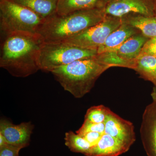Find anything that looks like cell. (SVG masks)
Wrapping results in <instances>:
<instances>
[{
  "label": "cell",
  "mask_w": 156,
  "mask_h": 156,
  "mask_svg": "<svg viewBox=\"0 0 156 156\" xmlns=\"http://www.w3.org/2000/svg\"><path fill=\"white\" fill-rule=\"evenodd\" d=\"M4 37L0 67L19 78L29 76L40 70L39 56L44 42L38 34L15 33Z\"/></svg>",
  "instance_id": "cell-1"
},
{
  "label": "cell",
  "mask_w": 156,
  "mask_h": 156,
  "mask_svg": "<svg viewBox=\"0 0 156 156\" xmlns=\"http://www.w3.org/2000/svg\"><path fill=\"white\" fill-rule=\"evenodd\" d=\"M104 9L76 11L65 15L55 14L44 20L37 34L44 43L64 42L105 18Z\"/></svg>",
  "instance_id": "cell-2"
},
{
  "label": "cell",
  "mask_w": 156,
  "mask_h": 156,
  "mask_svg": "<svg viewBox=\"0 0 156 156\" xmlns=\"http://www.w3.org/2000/svg\"><path fill=\"white\" fill-rule=\"evenodd\" d=\"M95 57L76 60L51 73L65 91L76 98H81L90 92L101 75L110 68Z\"/></svg>",
  "instance_id": "cell-3"
},
{
  "label": "cell",
  "mask_w": 156,
  "mask_h": 156,
  "mask_svg": "<svg viewBox=\"0 0 156 156\" xmlns=\"http://www.w3.org/2000/svg\"><path fill=\"white\" fill-rule=\"evenodd\" d=\"M44 20L12 0H0V29L4 36L15 33L37 34Z\"/></svg>",
  "instance_id": "cell-4"
},
{
  "label": "cell",
  "mask_w": 156,
  "mask_h": 156,
  "mask_svg": "<svg viewBox=\"0 0 156 156\" xmlns=\"http://www.w3.org/2000/svg\"><path fill=\"white\" fill-rule=\"evenodd\" d=\"M97 50L84 49L66 43H44L39 54L40 70L52 72L57 68L76 60L94 58Z\"/></svg>",
  "instance_id": "cell-5"
},
{
  "label": "cell",
  "mask_w": 156,
  "mask_h": 156,
  "mask_svg": "<svg viewBox=\"0 0 156 156\" xmlns=\"http://www.w3.org/2000/svg\"><path fill=\"white\" fill-rule=\"evenodd\" d=\"M122 24L121 18L106 16L103 21L62 43L84 49L97 50Z\"/></svg>",
  "instance_id": "cell-6"
},
{
  "label": "cell",
  "mask_w": 156,
  "mask_h": 156,
  "mask_svg": "<svg viewBox=\"0 0 156 156\" xmlns=\"http://www.w3.org/2000/svg\"><path fill=\"white\" fill-rule=\"evenodd\" d=\"M156 0H110L104 9L106 16L119 18L132 14L155 16Z\"/></svg>",
  "instance_id": "cell-7"
},
{
  "label": "cell",
  "mask_w": 156,
  "mask_h": 156,
  "mask_svg": "<svg viewBox=\"0 0 156 156\" xmlns=\"http://www.w3.org/2000/svg\"><path fill=\"white\" fill-rule=\"evenodd\" d=\"M105 133L114 137L128 147H131L136 140L134 125L111 111L105 122Z\"/></svg>",
  "instance_id": "cell-8"
},
{
  "label": "cell",
  "mask_w": 156,
  "mask_h": 156,
  "mask_svg": "<svg viewBox=\"0 0 156 156\" xmlns=\"http://www.w3.org/2000/svg\"><path fill=\"white\" fill-rule=\"evenodd\" d=\"M140 135L147 156H156V103L154 101L144 112Z\"/></svg>",
  "instance_id": "cell-9"
},
{
  "label": "cell",
  "mask_w": 156,
  "mask_h": 156,
  "mask_svg": "<svg viewBox=\"0 0 156 156\" xmlns=\"http://www.w3.org/2000/svg\"><path fill=\"white\" fill-rule=\"evenodd\" d=\"M34 126L30 122L14 125L6 119L0 122V134L8 144L21 147H27L30 144Z\"/></svg>",
  "instance_id": "cell-10"
},
{
  "label": "cell",
  "mask_w": 156,
  "mask_h": 156,
  "mask_svg": "<svg viewBox=\"0 0 156 156\" xmlns=\"http://www.w3.org/2000/svg\"><path fill=\"white\" fill-rule=\"evenodd\" d=\"M130 148L114 137L104 133L99 141L91 148L86 156H119Z\"/></svg>",
  "instance_id": "cell-11"
},
{
  "label": "cell",
  "mask_w": 156,
  "mask_h": 156,
  "mask_svg": "<svg viewBox=\"0 0 156 156\" xmlns=\"http://www.w3.org/2000/svg\"><path fill=\"white\" fill-rule=\"evenodd\" d=\"M140 33H141L138 30L122 23L119 27L109 35L103 44L97 49L98 54L115 51L129 38Z\"/></svg>",
  "instance_id": "cell-12"
},
{
  "label": "cell",
  "mask_w": 156,
  "mask_h": 156,
  "mask_svg": "<svg viewBox=\"0 0 156 156\" xmlns=\"http://www.w3.org/2000/svg\"><path fill=\"white\" fill-rule=\"evenodd\" d=\"M110 0H59L56 14L65 15L76 11L105 9Z\"/></svg>",
  "instance_id": "cell-13"
},
{
  "label": "cell",
  "mask_w": 156,
  "mask_h": 156,
  "mask_svg": "<svg viewBox=\"0 0 156 156\" xmlns=\"http://www.w3.org/2000/svg\"><path fill=\"white\" fill-rule=\"evenodd\" d=\"M122 23L140 31L149 39L156 37V16L149 17L140 14H132L121 18Z\"/></svg>",
  "instance_id": "cell-14"
},
{
  "label": "cell",
  "mask_w": 156,
  "mask_h": 156,
  "mask_svg": "<svg viewBox=\"0 0 156 156\" xmlns=\"http://www.w3.org/2000/svg\"><path fill=\"white\" fill-rule=\"evenodd\" d=\"M149 39L141 33L136 34L129 38L114 51L125 59H136L140 54L144 46Z\"/></svg>",
  "instance_id": "cell-15"
},
{
  "label": "cell",
  "mask_w": 156,
  "mask_h": 156,
  "mask_svg": "<svg viewBox=\"0 0 156 156\" xmlns=\"http://www.w3.org/2000/svg\"><path fill=\"white\" fill-rule=\"evenodd\" d=\"M24 6L45 20L56 14L59 0H12Z\"/></svg>",
  "instance_id": "cell-16"
},
{
  "label": "cell",
  "mask_w": 156,
  "mask_h": 156,
  "mask_svg": "<svg viewBox=\"0 0 156 156\" xmlns=\"http://www.w3.org/2000/svg\"><path fill=\"white\" fill-rule=\"evenodd\" d=\"M134 70L143 79L156 86V56L150 55L138 56Z\"/></svg>",
  "instance_id": "cell-17"
},
{
  "label": "cell",
  "mask_w": 156,
  "mask_h": 156,
  "mask_svg": "<svg viewBox=\"0 0 156 156\" xmlns=\"http://www.w3.org/2000/svg\"><path fill=\"white\" fill-rule=\"evenodd\" d=\"M95 57L98 61L110 68L119 66L134 70L136 68V59L134 60L125 59L118 55L115 51L98 54Z\"/></svg>",
  "instance_id": "cell-18"
},
{
  "label": "cell",
  "mask_w": 156,
  "mask_h": 156,
  "mask_svg": "<svg viewBox=\"0 0 156 156\" xmlns=\"http://www.w3.org/2000/svg\"><path fill=\"white\" fill-rule=\"evenodd\" d=\"M65 144L73 152L84 154L87 155L92 146L81 135L69 131L65 133Z\"/></svg>",
  "instance_id": "cell-19"
},
{
  "label": "cell",
  "mask_w": 156,
  "mask_h": 156,
  "mask_svg": "<svg viewBox=\"0 0 156 156\" xmlns=\"http://www.w3.org/2000/svg\"><path fill=\"white\" fill-rule=\"evenodd\" d=\"M111 110L104 105L91 107L88 109L85 116V120L95 123H105Z\"/></svg>",
  "instance_id": "cell-20"
},
{
  "label": "cell",
  "mask_w": 156,
  "mask_h": 156,
  "mask_svg": "<svg viewBox=\"0 0 156 156\" xmlns=\"http://www.w3.org/2000/svg\"><path fill=\"white\" fill-rule=\"evenodd\" d=\"M105 130V123H95L85 120L81 128L76 131V133L80 135L89 132H97L104 134Z\"/></svg>",
  "instance_id": "cell-21"
},
{
  "label": "cell",
  "mask_w": 156,
  "mask_h": 156,
  "mask_svg": "<svg viewBox=\"0 0 156 156\" xmlns=\"http://www.w3.org/2000/svg\"><path fill=\"white\" fill-rule=\"evenodd\" d=\"M143 55L156 56V37L149 39L145 43L139 56Z\"/></svg>",
  "instance_id": "cell-22"
},
{
  "label": "cell",
  "mask_w": 156,
  "mask_h": 156,
  "mask_svg": "<svg viewBox=\"0 0 156 156\" xmlns=\"http://www.w3.org/2000/svg\"><path fill=\"white\" fill-rule=\"evenodd\" d=\"M21 149V147L7 144L0 147V156H19Z\"/></svg>",
  "instance_id": "cell-23"
},
{
  "label": "cell",
  "mask_w": 156,
  "mask_h": 156,
  "mask_svg": "<svg viewBox=\"0 0 156 156\" xmlns=\"http://www.w3.org/2000/svg\"><path fill=\"white\" fill-rule=\"evenodd\" d=\"M103 134L99 132H89L82 134L81 136L85 138L92 147L97 144Z\"/></svg>",
  "instance_id": "cell-24"
},
{
  "label": "cell",
  "mask_w": 156,
  "mask_h": 156,
  "mask_svg": "<svg viewBox=\"0 0 156 156\" xmlns=\"http://www.w3.org/2000/svg\"><path fill=\"white\" fill-rule=\"evenodd\" d=\"M6 140L2 134H0V147L7 144Z\"/></svg>",
  "instance_id": "cell-25"
},
{
  "label": "cell",
  "mask_w": 156,
  "mask_h": 156,
  "mask_svg": "<svg viewBox=\"0 0 156 156\" xmlns=\"http://www.w3.org/2000/svg\"><path fill=\"white\" fill-rule=\"evenodd\" d=\"M153 101L156 103V86H154L152 92L151 94Z\"/></svg>",
  "instance_id": "cell-26"
},
{
  "label": "cell",
  "mask_w": 156,
  "mask_h": 156,
  "mask_svg": "<svg viewBox=\"0 0 156 156\" xmlns=\"http://www.w3.org/2000/svg\"><path fill=\"white\" fill-rule=\"evenodd\" d=\"M155 16H156V0L155 3Z\"/></svg>",
  "instance_id": "cell-27"
}]
</instances>
